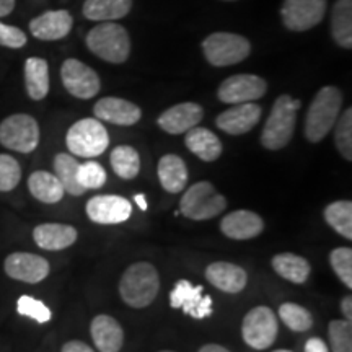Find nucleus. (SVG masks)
Wrapping results in <instances>:
<instances>
[{
    "label": "nucleus",
    "mask_w": 352,
    "mask_h": 352,
    "mask_svg": "<svg viewBox=\"0 0 352 352\" xmlns=\"http://www.w3.org/2000/svg\"><path fill=\"white\" fill-rule=\"evenodd\" d=\"M220 230L227 239L250 240L264 230V222L256 212L252 210H233L220 222Z\"/></svg>",
    "instance_id": "nucleus-20"
},
{
    "label": "nucleus",
    "mask_w": 352,
    "mask_h": 352,
    "mask_svg": "<svg viewBox=\"0 0 352 352\" xmlns=\"http://www.w3.org/2000/svg\"><path fill=\"white\" fill-rule=\"evenodd\" d=\"M202 116H204V109L201 104L186 101L162 113L158 118V126L171 135H178L196 127L202 121Z\"/></svg>",
    "instance_id": "nucleus-17"
},
{
    "label": "nucleus",
    "mask_w": 352,
    "mask_h": 352,
    "mask_svg": "<svg viewBox=\"0 0 352 352\" xmlns=\"http://www.w3.org/2000/svg\"><path fill=\"white\" fill-rule=\"evenodd\" d=\"M171 308H182L184 314L196 320L212 315V298L204 294L202 285H195L188 279H179L170 292Z\"/></svg>",
    "instance_id": "nucleus-13"
},
{
    "label": "nucleus",
    "mask_w": 352,
    "mask_h": 352,
    "mask_svg": "<svg viewBox=\"0 0 352 352\" xmlns=\"http://www.w3.org/2000/svg\"><path fill=\"white\" fill-rule=\"evenodd\" d=\"M16 311H19L20 315L28 316V318L38 321V323L41 324L47 323L52 316L50 307L32 296H21L19 300H16Z\"/></svg>",
    "instance_id": "nucleus-40"
},
{
    "label": "nucleus",
    "mask_w": 352,
    "mask_h": 352,
    "mask_svg": "<svg viewBox=\"0 0 352 352\" xmlns=\"http://www.w3.org/2000/svg\"><path fill=\"white\" fill-rule=\"evenodd\" d=\"M88 50L111 64L126 63L131 54V39L124 26L103 21L87 34Z\"/></svg>",
    "instance_id": "nucleus-4"
},
{
    "label": "nucleus",
    "mask_w": 352,
    "mask_h": 352,
    "mask_svg": "<svg viewBox=\"0 0 352 352\" xmlns=\"http://www.w3.org/2000/svg\"><path fill=\"white\" fill-rule=\"evenodd\" d=\"M228 2H233V0H228Z\"/></svg>",
    "instance_id": "nucleus-50"
},
{
    "label": "nucleus",
    "mask_w": 352,
    "mask_h": 352,
    "mask_svg": "<svg viewBox=\"0 0 352 352\" xmlns=\"http://www.w3.org/2000/svg\"><path fill=\"white\" fill-rule=\"evenodd\" d=\"M85 210L91 222L100 226H114L126 222L131 217L132 204L122 196L103 195L88 199Z\"/></svg>",
    "instance_id": "nucleus-15"
},
{
    "label": "nucleus",
    "mask_w": 352,
    "mask_h": 352,
    "mask_svg": "<svg viewBox=\"0 0 352 352\" xmlns=\"http://www.w3.org/2000/svg\"><path fill=\"white\" fill-rule=\"evenodd\" d=\"M324 220L333 230L341 236L352 240V202L351 201H334L324 209Z\"/></svg>",
    "instance_id": "nucleus-33"
},
{
    "label": "nucleus",
    "mask_w": 352,
    "mask_h": 352,
    "mask_svg": "<svg viewBox=\"0 0 352 352\" xmlns=\"http://www.w3.org/2000/svg\"><path fill=\"white\" fill-rule=\"evenodd\" d=\"M227 208V199L215 191L214 184L199 182L189 186L179 201V212L191 220L217 217Z\"/></svg>",
    "instance_id": "nucleus-6"
},
{
    "label": "nucleus",
    "mask_w": 352,
    "mask_h": 352,
    "mask_svg": "<svg viewBox=\"0 0 352 352\" xmlns=\"http://www.w3.org/2000/svg\"><path fill=\"white\" fill-rule=\"evenodd\" d=\"M28 191L34 199L44 202V204H56V202L63 201L65 195L63 184L57 179V176L44 170L33 171L30 175Z\"/></svg>",
    "instance_id": "nucleus-27"
},
{
    "label": "nucleus",
    "mask_w": 352,
    "mask_h": 352,
    "mask_svg": "<svg viewBox=\"0 0 352 352\" xmlns=\"http://www.w3.org/2000/svg\"><path fill=\"white\" fill-rule=\"evenodd\" d=\"M72 25L74 19L67 10H51L30 21V32L41 41H57L67 36Z\"/></svg>",
    "instance_id": "nucleus-19"
},
{
    "label": "nucleus",
    "mask_w": 352,
    "mask_h": 352,
    "mask_svg": "<svg viewBox=\"0 0 352 352\" xmlns=\"http://www.w3.org/2000/svg\"><path fill=\"white\" fill-rule=\"evenodd\" d=\"M60 78H63L65 90L80 100L94 98L101 88L98 74L78 59L64 60L60 67Z\"/></svg>",
    "instance_id": "nucleus-12"
},
{
    "label": "nucleus",
    "mask_w": 352,
    "mask_h": 352,
    "mask_svg": "<svg viewBox=\"0 0 352 352\" xmlns=\"http://www.w3.org/2000/svg\"><path fill=\"white\" fill-rule=\"evenodd\" d=\"M342 108V94L336 87H323L315 95L305 118V138L320 142L336 124Z\"/></svg>",
    "instance_id": "nucleus-2"
},
{
    "label": "nucleus",
    "mask_w": 352,
    "mask_h": 352,
    "mask_svg": "<svg viewBox=\"0 0 352 352\" xmlns=\"http://www.w3.org/2000/svg\"><path fill=\"white\" fill-rule=\"evenodd\" d=\"M111 168L122 179H134L140 171V155L131 145H118L109 155Z\"/></svg>",
    "instance_id": "nucleus-32"
},
{
    "label": "nucleus",
    "mask_w": 352,
    "mask_h": 352,
    "mask_svg": "<svg viewBox=\"0 0 352 352\" xmlns=\"http://www.w3.org/2000/svg\"><path fill=\"white\" fill-rule=\"evenodd\" d=\"M160 352H173V351H160Z\"/></svg>",
    "instance_id": "nucleus-49"
},
{
    "label": "nucleus",
    "mask_w": 352,
    "mask_h": 352,
    "mask_svg": "<svg viewBox=\"0 0 352 352\" xmlns=\"http://www.w3.org/2000/svg\"><path fill=\"white\" fill-rule=\"evenodd\" d=\"M15 8V0H0V19L10 15Z\"/></svg>",
    "instance_id": "nucleus-45"
},
{
    "label": "nucleus",
    "mask_w": 352,
    "mask_h": 352,
    "mask_svg": "<svg viewBox=\"0 0 352 352\" xmlns=\"http://www.w3.org/2000/svg\"><path fill=\"white\" fill-rule=\"evenodd\" d=\"M341 311L344 315V320L351 321L352 320V298L351 296H346L341 300Z\"/></svg>",
    "instance_id": "nucleus-44"
},
{
    "label": "nucleus",
    "mask_w": 352,
    "mask_h": 352,
    "mask_svg": "<svg viewBox=\"0 0 352 352\" xmlns=\"http://www.w3.org/2000/svg\"><path fill=\"white\" fill-rule=\"evenodd\" d=\"M263 108L254 103H240L228 108L227 111L220 113L215 120V124L220 131L227 132L230 135L246 134L258 124L261 120Z\"/></svg>",
    "instance_id": "nucleus-16"
},
{
    "label": "nucleus",
    "mask_w": 352,
    "mask_h": 352,
    "mask_svg": "<svg viewBox=\"0 0 352 352\" xmlns=\"http://www.w3.org/2000/svg\"><path fill=\"white\" fill-rule=\"evenodd\" d=\"M3 271L13 280L25 284H38L50 276L51 266L46 258L34 253L15 252L3 261Z\"/></svg>",
    "instance_id": "nucleus-14"
},
{
    "label": "nucleus",
    "mask_w": 352,
    "mask_h": 352,
    "mask_svg": "<svg viewBox=\"0 0 352 352\" xmlns=\"http://www.w3.org/2000/svg\"><path fill=\"white\" fill-rule=\"evenodd\" d=\"M279 323L277 316L270 307H254L245 315L241 323V336L250 347L256 351H264L274 344Z\"/></svg>",
    "instance_id": "nucleus-9"
},
{
    "label": "nucleus",
    "mask_w": 352,
    "mask_h": 352,
    "mask_svg": "<svg viewBox=\"0 0 352 352\" xmlns=\"http://www.w3.org/2000/svg\"><path fill=\"white\" fill-rule=\"evenodd\" d=\"M336 131H334V140L336 147L347 162L352 160V109L347 108L344 113L338 118Z\"/></svg>",
    "instance_id": "nucleus-35"
},
{
    "label": "nucleus",
    "mask_w": 352,
    "mask_h": 352,
    "mask_svg": "<svg viewBox=\"0 0 352 352\" xmlns=\"http://www.w3.org/2000/svg\"><path fill=\"white\" fill-rule=\"evenodd\" d=\"M305 352H329V349L321 338H310L305 342Z\"/></svg>",
    "instance_id": "nucleus-43"
},
{
    "label": "nucleus",
    "mask_w": 352,
    "mask_h": 352,
    "mask_svg": "<svg viewBox=\"0 0 352 352\" xmlns=\"http://www.w3.org/2000/svg\"><path fill=\"white\" fill-rule=\"evenodd\" d=\"M78 166H80V162L72 153H57L54 157V173L63 184L64 191L70 196H82L85 192L77 179Z\"/></svg>",
    "instance_id": "nucleus-31"
},
{
    "label": "nucleus",
    "mask_w": 352,
    "mask_h": 352,
    "mask_svg": "<svg viewBox=\"0 0 352 352\" xmlns=\"http://www.w3.org/2000/svg\"><path fill=\"white\" fill-rule=\"evenodd\" d=\"M160 290V276L147 261L131 264L121 276L120 296L132 308H145L155 300Z\"/></svg>",
    "instance_id": "nucleus-1"
},
{
    "label": "nucleus",
    "mask_w": 352,
    "mask_h": 352,
    "mask_svg": "<svg viewBox=\"0 0 352 352\" xmlns=\"http://www.w3.org/2000/svg\"><path fill=\"white\" fill-rule=\"evenodd\" d=\"M132 8V0H85L83 15L91 21L124 19Z\"/></svg>",
    "instance_id": "nucleus-28"
},
{
    "label": "nucleus",
    "mask_w": 352,
    "mask_h": 352,
    "mask_svg": "<svg viewBox=\"0 0 352 352\" xmlns=\"http://www.w3.org/2000/svg\"><path fill=\"white\" fill-rule=\"evenodd\" d=\"M206 279L209 280L214 287L227 294H239L246 287L248 276L243 267L239 264L217 261L209 264L206 267Z\"/></svg>",
    "instance_id": "nucleus-22"
},
{
    "label": "nucleus",
    "mask_w": 352,
    "mask_h": 352,
    "mask_svg": "<svg viewBox=\"0 0 352 352\" xmlns=\"http://www.w3.org/2000/svg\"><path fill=\"white\" fill-rule=\"evenodd\" d=\"M21 179V166L16 158L0 153V192H10L19 186Z\"/></svg>",
    "instance_id": "nucleus-37"
},
{
    "label": "nucleus",
    "mask_w": 352,
    "mask_h": 352,
    "mask_svg": "<svg viewBox=\"0 0 352 352\" xmlns=\"http://www.w3.org/2000/svg\"><path fill=\"white\" fill-rule=\"evenodd\" d=\"M197 352H230V351L220 344H206V346H202Z\"/></svg>",
    "instance_id": "nucleus-46"
},
{
    "label": "nucleus",
    "mask_w": 352,
    "mask_h": 352,
    "mask_svg": "<svg viewBox=\"0 0 352 352\" xmlns=\"http://www.w3.org/2000/svg\"><path fill=\"white\" fill-rule=\"evenodd\" d=\"M158 179L170 195H178L188 184V166L182 157L168 153L158 162Z\"/></svg>",
    "instance_id": "nucleus-24"
},
{
    "label": "nucleus",
    "mask_w": 352,
    "mask_h": 352,
    "mask_svg": "<svg viewBox=\"0 0 352 352\" xmlns=\"http://www.w3.org/2000/svg\"><path fill=\"white\" fill-rule=\"evenodd\" d=\"M329 346L333 352H352V324L347 320H333L328 324Z\"/></svg>",
    "instance_id": "nucleus-36"
},
{
    "label": "nucleus",
    "mask_w": 352,
    "mask_h": 352,
    "mask_svg": "<svg viewBox=\"0 0 352 352\" xmlns=\"http://www.w3.org/2000/svg\"><path fill=\"white\" fill-rule=\"evenodd\" d=\"M26 94L34 101H41L50 94V65L41 57H28L25 63Z\"/></svg>",
    "instance_id": "nucleus-26"
},
{
    "label": "nucleus",
    "mask_w": 352,
    "mask_h": 352,
    "mask_svg": "<svg viewBox=\"0 0 352 352\" xmlns=\"http://www.w3.org/2000/svg\"><path fill=\"white\" fill-rule=\"evenodd\" d=\"M78 233L69 223H39L33 230V240L46 252H60L77 241Z\"/></svg>",
    "instance_id": "nucleus-21"
},
{
    "label": "nucleus",
    "mask_w": 352,
    "mask_h": 352,
    "mask_svg": "<svg viewBox=\"0 0 352 352\" xmlns=\"http://www.w3.org/2000/svg\"><path fill=\"white\" fill-rule=\"evenodd\" d=\"M302 107L300 100H294L290 95H280L274 101L266 124L261 132V144L267 151H280L292 139L296 129L297 111Z\"/></svg>",
    "instance_id": "nucleus-3"
},
{
    "label": "nucleus",
    "mask_w": 352,
    "mask_h": 352,
    "mask_svg": "<svg viewBox=\"0 0 352 352\" xmlns=\"http://www.w3.org/2000/svg\"><path fill=\"white\" fill-rule=\"evenodd\" d=\"M135 202H138V206L140 208V210H147V201H145V195H135Z\"/></svg>",
    "instance_id": "nucleus-47"
},
{
    "label": "nucleus",
    "mask_w": 352,
    "mask_h": 352,
    "mask_svg": "<svg viewBox=\"0 0 352 352\" xmlns=\"http://www.w3.org/2000/svg\"><path fill=\"white\" fill-rule=\"evenodd\" d=\"M65 144L74 157L95 158L108 148L109 135L101 121L95 118H85L69 127Z\"/></svg>",
    "instance_id": "nucleus-5"
},
{
    "label": "nucleus",
    "mask_w": 352,
    "mask_h": 352,
    "mask_svg": "<svg viewBox=\"0 0 352 352\" xmlns=\"http://www.w3.org/2000/svg\"><path fill=\"white\" fill-rule=\"evenodd\" d=\"M274 352H292V351H287V349H279V351H274Z\"/></svg>",
    "instance_id": "nucleus-48"
},
{
    "label": "nucleus",
    "mask_w": 352,
    "mask_h": 352,
    "mask_svg": "<svg viewBox=\"0 0 352 352\" xmlns=\"http://www.w3.org/2000/svg\"><path fill=\"white\" fill-rule=\"evenodd\" d=\"M94 113L98 121H107L116 126H134L142 116V111L138 104L127 100L116 98V96H107V98L98 100Z\"/></svg>",
    "instance_id": "nucleus-18"
},
{
    "label": "nucleus",
    "mask_w": 352,
    "mask_h": 352,
    "mask_svg": "<svg viewBox=\"0 0 352 352\" xmlns=\"http://www.w3.org/2000/svg\"><path fill=\"white\" fill-rule=\"evenodd\" d=\"M328 0H284L280 16L290 32H307L321 23Z\"/></svg>",
    "instance_id": "nucleus-10"
},
{
    "label": "nucleus",
    "mask_w": 352,
    "mask_h": 352,
    "mask_svg": "<svg viewBox=\"0 0 352 352\" xmlns=\"http://www.w3.org/2000/svg\"><path fill=\"white\" fill-rule=\"evenodd\" d=\"M329 264H331L333 271L340 277L341 283L347 289H352V250L347 246L333 250L329 254Z\"/></svg>",
    "instance_id": "nucleus-38"
},
{
    "label": "nucleus",
    "mask_w": 352,
    "mask_h": 352,
    "mask_svg": "<svg viewBox=\"0 0 352 352\" xmlns=\"http://www.w3.org/2000/svg\"><path fill=\"white\" fill-rule=\"evenodd\" d=\"M60 352H95V351L83 341H67L63 346Z\"/></svg>",
    "instance_id": "nucleus-42"
},
{
    "label": "nucleus",
    "mask_w": 352,
    "mask_h": 352,
    "mask_svg": "<svg viewBox=\"0 0 352 352\" xmlns=\"http://www.w3.org/2000/svg\"><path fill=\"white\" fill-rule=\"evenodd\" d=\"M184 144L202 162H215L222 155V142L217 135L206 127H192L186 132Z\"/></svg>",
    "instance_id": "nucleus-25"
},
{
    "label": "nucleus",
    "mask_w": 352,
    "mask_h": 352,
    "mask_svg": "<svg viewBox=\"0 0 352 352\" xmlns=\"http://www.w3.org/2000/svg\"><path fill=\"white\" fill-rule=\"evenodd\" d=\"M107 171H104L103 166H101L98 162H85V164H80L78 166L77 179L80 183V186L85 189H98L107 183Z\"/></svg>",
    "instance_id": "nucleus-39"
},
{
    "label": "nucleus",
    "mask_w": 352,
    "mask_h": 352,
    "mask_svg": "<svg viewBox=\"0 0 352 352\" xmlns=\"http://www.w3.org/2000/svg\"><path fill=\"white\" fill-rule=\"evenodd\" d=\"M28 38L25 32L13 25H6L0 21V46L10 47V50H20L23 47Z\"/></svg>",
    "instance_id": "nucleus-41"
},
{
    "label": "nucleus",
    "mask_w": 352,
    "mask_h": 352,
    "mask_svg": "<svg viewBox=\"0 0 352 352\" xmlns=\"http://www.w3.org/2000/svg\"><path fill=\"white\" fill-rule=\"evenodd\" d=\"M90 334L100 352H120L124 344L121 324L109 315L95 316L90 324Z\"/></svg>",
    "instance_id": "nucleus-23"
},
{
    "label": "nucleus",
    "mask_w": 352,
    "mask_h": 352,
    "mask_svg": "<svg viewBox=\"0 0 352 352\" xmlns=\"http://www.w3.org/2000/svg\"><path fill=\"white\" fill-rule=\"evenodd\" d=\"M206 59L215 67H227L245 60L252 52V44L235 33H212L202 43Z\"/></svg>",
    "instance_id": "nucleus-7"
},
{
    "label": "nucleus",
    "mask_w": 352,
    "mask_h": 352,
    "mask_svg": "<svg viewBox=\"0 0 352 352\" xmlns=\"http://www.w3.org/2000/svg\"><path fill=\"white\" fill-rule=\"evenodd\" d=\"M39 135L38 121L30 114H12L0 122V144L8 151L32 153L36 151Z\"/></svg>",
    "instance_id": "nucleus-8"
},
{
    "label": "nucleus",
    "mask_w": 352,
    "mask_h": 352,
    "mask_svg": "<svg viewBox=\"0 0 352 352\" xmlns=\"http://www.w3.org/2000/svg\"><path fill=\"white\" fill-rule=\"evenodd\" d=\"M279 316L285 327L296 333L308 331V329L314 327V316H311L307 308L297 305V303H283L279 307Z\"/></svg>",
    "instance_id": "nucleus-34"
},
{
    "label": "nucleus",
    "mask_w": 352,
    "mask_h": 352,
    "mask_svg": "<svg viewBox=\"0 0 352 352\" xmlns=\"http://www.w3.org/2000/svg\"><path fill=\"white\" fill-rule=\"evenodd\" d=\"M333 39L344 50L352 47V0H338L331 13Z\"/></svg>",
    "instance_id": "nucleus-30"
},
{
    "label": "nucleus",
    "mask_w": 352,
    "mask_h": 352,
    "mask_svg": "<svg viewBox=\"0 0 352 352\" xmlns=\"http://www.w3.org/2000/svg\"><path fill=\"white\" fill-rule=\"evenodd\" d=\"M272 270L283 279L294 284H303L310 276V263L294 253H280L272 258Z\"/></svg>",
    "instance_id": "nucleus-29"
},
{
    "label": "nucleus",
    "mask_w": 352,
    "mask_h": 352,
    "mask_svg": "<svg viewBox=\"0 0 352 352\" xmlns=\"http://www.w3.org/2000/svg\"><path fill=\"white\" fill-rule=\"evenodd\" d=\"M266 91L267 83L264 78L252 76V74H239L220 83L217 96L222 103L240 104L263 98Z\"/></svg>",
    "instance_id": "nucleus-11"
}]
</instances>
